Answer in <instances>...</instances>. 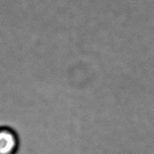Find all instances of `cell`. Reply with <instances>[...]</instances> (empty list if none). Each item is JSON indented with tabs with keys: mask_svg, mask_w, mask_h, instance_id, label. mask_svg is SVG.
<instances>
[{
	"mask_svg": "<svg viewBox=\"0 0 154 154\" xmlns=\"http://www.w3.org/2000/svg\"><path fill=\"white\" fill-rule=\"evenodd\" d=\"M17 145L14 132L8 128H0V154H14Z\"/></svg>",
	"mask_w": 154,
	"mask_h": 154,
	"instance_id": "cell-1",
	"label": "cell"
}]
</instances>
